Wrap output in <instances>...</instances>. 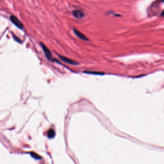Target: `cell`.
I'll return each mask as SVG.
<instances>
[{
    "mask_svg": "<svg viewBox=\"0 0 164 164\" xmlns=\"http://www.w3.org/2000/svg\"><path fill=\"white\" fill-rule=\"evenodd\" d=\"M10 19L11 21L14 25L16 26L17 27H18L19 28H20L21 29H23L24 26L23 25V24L22 23V22L17 18V17H15L14 15H11L10 16Z\"/></svg>",
    "mask_w": 164,
    "mask_h": 164,
    "instance_id": "6da1fadb",
    "label": "cell"
},
{
    "mask_svg": "<svg viewBox=\"0 0 164 164\" xmlns=\"http://www.w3.org/2000/svg\"><path fill=\"white\" fill-rule=\"evenodd\" d=\"M41 45L42 49L44 51V53L46 57L48 59L51 60L52 57V53H51V51H50V50L42 43H41Z\"/></svg>",
    "mask_w": 164,
    "mask_h": 164,
    "instance_id": "7a4b0ae2",
    "label": "cell"
},
{
    "mask_svg": "<svg viewBox=\"0 0 164 164\" xmlns=\"http://www.w3.org/2000/svg\"><path fill=\"white\" fill-rule=\"evenodd\" d=\"M73 31H74V33L76 35V36H77L80 39H82L83 41H89V39L84 34H83V33H82L79 30H77L76 28H74Z\"/></svg>",
    "mask_w": 164,
    "mask_h": 164,
    "instance_id": "3957f363",
    "label": "cell"
},
{
    "mask_svg": "<svg viewBox=\"0 0 164 164\" xmlns=\"http://www.w3.org/2000/svg\"><path fill=\"white\" fill-rule=\"evenodd\" d=\"M58 56L63 61H64V62H65L66 63H67V64H70V65H78V63H77L76 62H75L73 60H71V59H70L66 57L65 56L60 55H59Z\"/></svg>",
    "mask_w": 164,
    "mask_h": 164,
    "instance_id": "277c9868",
    "label": "cell"
},
{
    "mask_svg": "<svg viewBox=\"0 0 164 164\" xmlns=\"http://www.w3.org/2000/svg\"><path fill=\"white\" fill-rule=\"evenodd\" d=\"M72 14L74 16V17L77 18H82V17H84V13L79 10H74L72 12Z\"/></svg>",
    "mask_w": 164,
    "mask_h": 164,
    "instance_id": "5b68a950",
    "label": "cell"
},
{
    "mask_svg": "<svg viewBox=\"0 0 164 164\" xmlns=\"http://www.w3.org/2000/svg\"><path fill=\"white\" fill-rule=\"evenodd\" d=\"M55 135V132L53 129H50L47 132V136L49 139H52L54 138Z\"/></svg>",
    "mask_w": 164,
    "mask_h": 164,
    "instance_id": "8992f818",
    "label": "cell"
},
{
    "mask_svg": "<svg viewBox=\"0 0 164 164\" xmlns=\"http://www.w3.org/2000/svg\"><path fill=\"white\" fill-rule=\"evenodd\" d=\"M30 155H31V156H32V157H33L34 159H37V160H40V159H41V158L40 156L38 155L37 154L34 153H33V152H32V153H30Z\"/></svg>",
    "mask_w": 164,
    "mask_h": 164,
    "instance_id": "52a82bcc",
    "label": "cell"
},
{
    "mask_svg": "<svg viewBox=\"0 0 164 164\" xmlns=\"http://www.w3.org/2000/svg\"><path fill=\"white\" fill-rule=\"evenodd\" d=\"M84 73L86 74H94V75H103L104 73H100L98 72H94V71H84Z\"/></svg>",
    "mask_w": 164,
    "mask_h": 164,
    "instance_id": "ba28073f",
    "label": "cell"
},
{
    "mask_svg": "<svg viewBox=\"0 0 164 164\" xmlns=\"http://www.w3.org/2000/svg\"><path fill=\"white\" fill-rule=\"evenodd\" d=\"M13 38H14V40H15L16 41H17V42H18V43H22V41H21V40H20L18 37H17V36H15V35H13Z\"/></svg>",
    "mask_w": 164,
    "mask_h": 164,
    "instance_id": "9c48e42d",
    "label": "cell"
}]
</instances>
